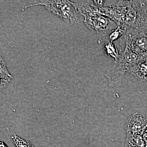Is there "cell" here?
Instances as JSON below:
<instances>
[{
	"mask_svg": "<svg viewBox=\"0 0 147 147\" xmlns=\"http://www.w3.org/2000/svg\"><path fill=\"white\" fill-rule=\"evenodd\" d=\"M84 23L90 30L100 37L106 38L109 33L118 27L107 16L102 15L100 8L96 6L92 1H74Z\"/></svg>",
	"mask_w": 147,
	"mask_h": 147,
	"instance_id": "1",
	"label": "cell"
},
{
	"mask_svg": "<svg viewBox=\"0 0 147 147\" xmlns=\"http://www.w3.org/2000/svg\"><path fill=\"white\" fill-rule=\"evenodd\" d=\"M123 47L124 50L118 59L113 62L104 73L110 87L120 86L125 72L142 61L140 56L133 52L127 45L125 44Z\"/></svg>",
	"mask_w": 147,
	"mask_h": 147,
	"instance_id": "2",
	"label": "cell"
},
{
	"mask_svg": "<svg viewBox=\"0 0 147 147\" xmlns=\"http://www.w3.org/2000/svg\"><path fill=\"white\" fill-rule=\"evenodd\" d=\"M124 26L126 29L125 34H135L147 30L145 1H128Z\"/></svg>",
	"mask_w": 147,
	"mask_h": 147,
	"instance_id": "3",
	"label": "cell"
},
{
	"mask_svg": "<svg viewBox=\"0 0 147 147\" xmlns=\"http://www.w3.org/2000/svg\"><path fill=\"white\" fill-rule=\"evenodd\" d=\"M43 6L47 10L67 23L77 24L81 16L76 4L69 1H42L23 7V11L32 6Z\"/></svg>",
	"mask_w": 147,
	"mask_h": 147,
	"instance_id": "4",
	"label": "cell"
},
{
	"mask_svg": "<svg viewBox=\"0 0 147 147\" xmlns=\"http://www.w3.org/2000/svg\"><path fill=\"white\" fill-rule=\"evenodd\" d=\"M124 35V38L120 41L121 45L123 46L125 44L142 59H146L147 57V35L145 32H141Z\"/></svg>",
	"mask_w": 147,
	"mask_h": 147,
	"instance_id": "5",
	"label": "cell"
},
{
	"mask_svg": "<svg viewBox=\"0 0 147 147\" xmlns=\"http://www.w3.org/2000/svg\"><path fill=\"white\" fill-rule=\"evenodd\" d=\"M128 1H119L114 5L100 8L102 15L108 17L117 26H124Z\"/></svg>",
	"mask_w": 147,
	"mask_h": 147,
	"instance_id": "6",
	"label": "cell"
},
{
	"mask_svg": "<svg viewBox=\"0 0 147 147\" xmlns=\"http://www.w3.org/2000/svg\"><path fill=\"white\" fill-rule=\"evenodd\" d=\"M147 127V116L141 113H134L129 117L127 122V135L142 136Z\"/></svg>",
	"mask_w": 147,
	"mask_h": 147,
	"instance_id": "7",
	"label": "cell"
},
{
	"mask_svg": "<svg viewBox=\"0 0 147 147\" xmlns=\"http://www.w3.org/2000/svg\"><path fill=\"white\" fill-rule=\"evenodd\" d=\"M129 71L140 82L147 81V57L130 68Z\"/></svg>",
	"mask_w": 147,
	"mask_h": 147,
	"instance_id": "8",
	"label": "cell"
},
{
	"mask_svg": "<svg viewBox=\"0 0 147 147\" xmlns=\"http://www.w3.org/2000/svg\"><path fill=\"white\" fill-rule=\"evenodd\" d=\"M0 72H1V90H3L13 79V76L9 72L5 61L1 57L0 59Z\"/></svg>",
	"mask_w": 147,
	"mask_h": 147,
	"instance_id": "9",
	"label": "cell"
},
{
	"mask_svg": "<svg viewBox=\"0 0 147 147\" xmlns=\"http://www.w3.org/2000/svg\"><path fill=\"white\" fill-rule=\"evenodd\" d=\"M103 50L105 55L108 57L113 58L114 61L118 59L120 54L119 50L116 45L113 42H110L108 40H105Z\"/></svg>",
	"mask_w": 147,
	"mask_h": 147,
	"instance_id": "10",
	"label": "cell"
},
{
	"mask_svg": "<svg viewBox=\"0 0 147 147\" xmlns=\"http://www.w3.org/2000/svg\"><path fill=\"white\" fill-rule=\"evenodd\" d=\"M126 29L124 26H118L116 29L110 32L109 34L105 38V40H108L110 42L117 40L121 36L125 34Z\"/></svg>",
	"mask_w": 147,
	"mask_h": 147,
	"instance_id": "11",
	"label": "cell"
},
{
	"mask_svg": "<svg viewBox=\"0 0 147 147\" xmlns=\"http://www.w3.org/2000/svg\"><path fill=\"white\" fill-rule=\"evenodd\" d=\"M13 142L17 147H34L28 141L14 135L12 137Z\"/></svg>",
	"mask_w": 147,
	"mask_h": 147,
	"instance_id": "12",
	"label": "cell"
},
{
	"mask_svg": "<svg viewBox=\"0 0 147 147\" xmlns=\"http://www.w3.org/2000/svg\"><path fill=\"white\" fill-rule=\"evenodd\" d=\"M93 2L96 6L99 7V8H101V7H103V5L105 3V1L95 0V1H93Z\"/></svg>",
	"mask_w": 147,
	"mask_h": 147,
	"instance_id": "13",
	"label": "cell"
},
{
	"mask_svg": "<svg viewBox=\"0 0 147 147\" xmlns=\"http://www.w3.org/2000/svg\"><path fill=\"white\" fill-rule=\"evenodd\" d=\"M142 137L146 147H147V127L142 134Z\"/></svg>",
	"mask_w": 147,
	"mask_h": 147,
	"instance_id": "14",
	"label": "cell"
},
{
	"mask_svg": "<svg viewBox=\"0 0 147 147\" xmlns=\"http://www.w3.org/2000/svg\"><path fill=\"white\" fill-rule=\"evenodd\" d=\"M145 5H146V12L147 15V1H145Z\"/></svg>",
	"mask_w": 147,
	"mask_h": 147,
	"instance_id": "15",
	"label": "cell"
},
{
	"mask_svg": "<svg viewBox=\"0 0 147 147\" xmlns=\"http://www.w3.org/2000/svg\"><path fill=\"white\" fill-rule=\"evenodd\" d=\"M1 147H6L5 146H4V145L3 144H2V145L1 144Z\"/></svg>",
	"mask_w": 147,
	"mask_h": 147,
	"instance_id": "16",
	"label": "cell"
}]
</instances>
